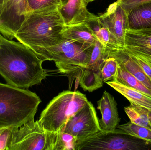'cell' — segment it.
Returning <instances> with one entry per match:
<instances>
[{"label":"cell","instance_id":"1","mask_svg":"<svg viewBox=\"0 0 151 150\" xmlns=\"http://www.w3.org/2000/svg\"><path fill=\"white\" fill-rule=\"evenodd\" d=\"M43 61L20 42L4 38L0 42V75L8 84L28 90L47 76Z\"/></svg>","mask_w":151,"mask_h":150},{"label":"cell","instance_id":"2","mask_svg":"<svg viewBox=\"0 0 151 150\" xmlns=\"http://www.w3.org/2000/svg\"><path fill=\"white\" fill-rule=\"evenodd\" d=\"M65 25L59 9L34 11L27 14L15 38L30 49L55 45L63 40Z\"/></svg>","mask_w":151,"mask_h":150},{"label":"cell","instance_id":"3","mask_svg":"<svg viewBox=\"0 0 151 150\" xmlns=\"http://www.w3.org/2000/svg\"><path fill=\"white\" fill-rule=\"evenodd\" d=\"M41 102L29 90L0 83V128H14L34 120Z\"/></svg>","mask_w":151,"mask_h":150},{"label":"cell","instance_id":"4","mask_svg":"<svg viewBox=\"0 0 151 150\" xmlns=\"http://www.w3.org/2000/svg\"><path fill=\"white\" fill-rule=\"evenodd\" d=\"M94 45H86L64 38L55 45L36 47L31 50L43 61H53L59 72L79 79L91 57Z\"/></svg>","mask_w":151,"mask_h":150},{"label":"cell","instance_id":"5","mask_svg":"<svg viewBox=\"0 0 151 150\" xmlns=\"http://www.w3.org/2000/svg\"><path fill=\"white\" fill-rule=\"evenodd\" d=\"M62 132L48 131L33 120L12 129L6 150H64Z\"/></svg>","mask_w":151,"mask_h":150},{"label":"cell","instance_id":"6","mask_svg":"<svg viewBox=\"0 0 151 150\" xmlns=\"http://www.w3.org/2000/svg\"><path fill=\"white\" fill-rule=\"evenodd\" d=\"M88 101L86 95L80 92L64 91L55 97L42 111L39 123L48 131H62L69 119Z\"/></svg>","mask_w":151,"mask_h":150},{"label":"cell","instance_id":"7","mask_svg":"<svg viewBox=\"0 0 151 150\" xmlns=\"http://www.w3.org/2000/svg\"><path fill=\"white\" fill-rule=\"evenodd\" d=\"M101 130L95 107L88 101L69 119L62 131L73 136L78 141L88 138Z\"/></svg>","mask_w":151,"mask_h":150},{"label":"cell","instance_id":"8","mask_svg":"<svg viewBox=\"0 0 151 150\" xmlns=\"http://www.w3.org/2000/svg\"><path fill=\"white\" fill-rule=\"evenodd\" d=\"M25 0H4L0 7V33L12 40L26 16Z\"/></svg>","mask_w":151,"mask_h":150},{"label":"cell","instance_id":"9","mask_svg":"<svg viewBox=\"0 0 151 150\" xmlns=\"http://www.w3.org/2000/svg\"><path fill=\"white\" fill-rule=\"evenodd\" d=\"M105 50V47L96 41L89 62L79 80V85L85 91L91 92L103 86L101 71L106 58Z\"/></svg>","mask_w":151,"mask_h":150},{"label":"cell","instance_id":"10","mask_svg":"<svg viewBox=\"0 0 151 150\" xmlns=\"http://www.w3.org/2000/svg\"><path fill=\"white\" fill-rule=\"evenodd\" d=\"M99 18L117 41L121 49H123L126 31L129 29L128 12L115 2Z\"/></svg>","mask_w":151,"mask_h":150},{"label":"cell","instance_id":"11","mask_svg":"<svg viewBox=\"0 0 151 150\" xmlns=\"http://www.w3.org/2000/svg\"><path fill=\"white\" fill-rule=\"evenodd\" d=\"M98 109L101 112L102 119L99 120L101 130L114 131L120 121L117 104L114 97L105 91L101 98L97 102Z\"/></svg>","mask_w":151,"mask_h":150},{"label":"cell","instance_id":"12","mask_svg":"<svg viewBox=\"0 0 151 150\" xmlns=\"http://www.w3.org/2000/svg\"><path fill=\"white\" fill-rule=\"evenodd\" d=\"M124 48L140 54L151 62V29H127Z\"/></svg>","mask_w":151,"mask_h":150},{"label":"cell","instance_id":"13","mask_svg":"<svg viewBox=\"0 0 151 150\" xmlns=\"http://www.w3.org/2000/svg\"><path fill=\"white\" fill-rule=\"evenodd\" d=\"M106 57L114 58L119 66L135 77L148 89L151 90V80L145 75L138 63L123 49H110L105 48Z\"/></svg>","mask_w":151,"mask_h":150},{"label":"cell","instance_id":"14","mask_svg":"<svg viewBox=\"0 0 151 150\" xmlns=\"http://www.w3.org/2000/svg\"><path fill=\"white\" fill-rule=\"evenodd\" d=\"M59 11L65 25L85 22L94 15L88 11L83 0H69Z\"/></svg>","mask_w":151,"mask_h":150},{"label":"cell","instance_id":"15","mask_svg":"<svg viewBox=\"0 0 151 150\" xmlns=\"http://www.w3.org/2000/svg\"><path fill=\"white\" fill-rule=\"evenodd\" d=\"M64 38L86 45H94L97 40L91 29L85 22L65 25L61 33Z\"/></svg>","mask_w":151,"mask_h":150},{"label":"cell","instance_id":"16","mask_svg":"<svg viewBox=\"0 0 151 150\" xmlns=\"http://www.w3.org/2000/svg\"><path fill=\"white\" fill-rule=\"evenodd\" d=\"M129 29H151V1L142 4L128 12Z\"/></svg>","mask_w":151,"mask_h":150},{"label":"cell","instance_id":"17","mask_svg":"<svg viewBox=\"0 0 151 150\" xmlns=\"http://www.w3.org/2000/svg\"><path fill=\"white\" fill-rule=\"evenodd\" d=\"M85 22L91 29L97 40L106 48L121 49L117 41L112 35L108 28L100 21L99 17L94 15Z\"/></svg>","mask_w":151,"mask_h":150},{"label":"cell","instance_id":"18","mask_svg":"<svg viewBox=\"0 0 151 150\" xmlns=\"http://www.w3.org/2000/svg\"><path fill=\"white\" fill-rule=\"evenodd\" d=\"M106 83L123 95L130 102L139 105L151 111V97L134 89L127 87L115 81H109Z\"/></svg>","mask_w":151,"mask_h":150},{"label":"cell","instance_id":"19","mask_svg":"<svg viewBox=\"0 0 151 150\" xmlns=\"http://www.w3.org/2000/svg\"><path fill=\"white\" fill-rule=\"evenodd\" d=\"M114 81L146 94L151 97V90L148 89L135 77L119 66L117 75Z\"/></svg>","mask_w":151,"mask_h":150},{"label":"cell","instance_id":"20","mask_svg":"<svg viewBox=\"0 0 151 150\" xmlns=\"http://www.w3.org/2000/svg\"><path fill=\"white\" fill-rule=\"evenodd\" d=\"M130 105L124 108L130 121L137 125L148 128L151 130L148 119L149 110L139 105L130 102Z\"/></svg>","mask_w":151,"mask_h":150},{"label":"cell","instance_id":"21","mask_svg":"<svg viewBox=\"0 0 151 150\" xmlns=\"http://www.w3.org/2000/svg\"><path fill=\"white\" fill-rule=\"evenodd\" d=\"M25 2L27 15L34 11L59 10L62 7L61 0H25Z\"/></svg>","mask_w":151,"mask_h":150},{"label":"cell","instance_id":"22","mask_svg":"<svg viewBox=\"0 0 151 150\" xmlns=\"http://www.w3.org/2000/svg\"><path fill=\"white\" fill-rule=\"evenodd\" d=\"M117 128L133 136L151 142V130L148 128L137 125L130 121L118 125Z\"/></svg>","mask_w":151,"mask_h":150},{"label":"cell","instance_id":"23","mask_svg":"<svg viewBox=\"0 0 151 150\" xmlns=\"http://www.w3.org/2000/svg\"><path fill=\"white\" fill-rule=\"evenodd\" d=\"M119 63L114 58L106 56L101 71L103 82L114 81L118 72Z\"/></svg>","mask_w":151,"mask_h":150},{"label":"cell","instance_id":"24","mask_svg":"<svg viewBox=\"0 0 151 150\" xmlns=\"http://www.w3.org/2000/svg\"><path fill=\"white\" fill-rule=\"evenodd\" d=\"M138 63L145 75L151 80V62L143 55L134 51L124 48L122 49Z\"/></svg>","mask_w":151,"mask_h":150},{"label":"cell","instance_id":"25","mask_svg":"<svg viewBox=\"0 0 151 150\" xmlns=\"http://www.w3.org/2000/svg\"><path fill=\"white\" fill-rule=\"evenodd\" d=\"M150 1L151 0H118L116 2L128 12L140 4Z\"/></svg>","mask_w":151,"mask_h":150},{"label":"cell","instance_id":"26","mask_svg":"<svg viewBox=\"0 0 151 150\" xmlns=\"http://www.w3.org/2000/svg\"><path fill=\"white\" fill-rule=\"evenodd\" d=\"M12 129V128H7L0 134V150H6Z\"/></svg>","mask_w":151,"mask_h":150},{"label":"cell","instance_id":"27","mask_svg":"<svg viewBox=\"0 0 151 150\" xmlns=\"http://www.w3.org/2000/svg\"><path fill=\"white\" fill-rule=\"evenodd\" d=\"M148 119H149V122L151 127V111L149 110L148 112Z\"/></svg>","mask_w":151,"mask_h":150},{"label":"cell","instance_id":"28","mask_svg":"<svg viewBox=\"0 0 151 150\" xmlns=\"http://www.w3.org/2000/svg\"><path fill=\"white\" fill-rule=\"evenodd\" d=\"M68 1H69V0H61V2H62V7L66 5L67 3L68 2ZM62 7H61V8H62Z\"/></svg>","mask_w":151,"mask_h":150},{"label":"cell","instance_id":"29","mask_svg":"<svg viewBox=\"0 0 151 150\" xmlns=\"http://www.w3.org/2000/svg\"><path fill=\"white\" fill-rule=\"evenodd\" d=\"M95 1V0H83L84 3L87 5L88 3L91 2L93 1Z\"/></svg>","mask_w":151,"mask_h":150},{"label":"cell","instance_id":"30","mask_svg":"<svg viewBox=\"0 0 151 150\" xmlns=\"http://www.w3.org/2000/svg\"><path fill=\"white\" fill-rule=\"evenodd\" d=\"M7 128L8 127L1 128H0V134H1V133H2L3 132L4 130V129H5Z\"/></svg>","mask_w":151,"mask_h":150},{"label":"cell","instance_id":"31","mask_svg":"<svg viewBox=\"0 0 151 150\" xmlns=\"http://www.w3.org/2000/svg\"><path fill=\"white\" fill-rule=\"evenodd\" d=\"M4 0H0V7L1 6Z\"/></svg>","mask_w":151,"mask_h":150},{"label":"cell","instance_id":"32","mask_svg":"<svg viewBox=\"0 0 151 150\" xmlns=\"http://www.w3.org/2000/svg\"><path fill=\"white\" fill-rule=\"evenodd\" d=\"M2 35L0 33V42H1V38Z\"/></svg>","mask_w":151,"mask_h":150}]
</instances>
